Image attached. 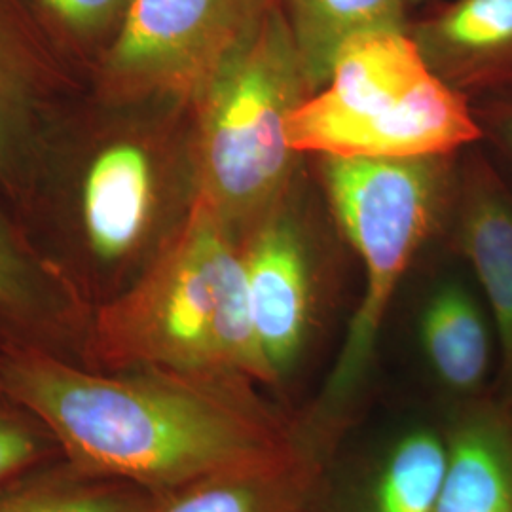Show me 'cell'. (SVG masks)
Segmentation results:
<instances>
[{
  "instance_id": "cell-1",
  "label": "cell",
  "mask_w": 512,
  "mask_h": 512,
  "mask_svg": "<svg viewBox=\"0 0 512 512\" xmlns=\"http://www.w3.org/2000/svg\"><path fill=\"white\" fill-rule=\"evenodd\" d=\"M258 387L154 368L95 370L46 349L0 348V389L48 427L63 458L152 494L289 458L317 440Z\"/></svg>"
},
{
  "instance_id": "cell-2",
  "label": "cell",
  "mask_w": 512,
  "mask_h": 512,
  "mask_svg": "<svg viewBox=\"0 0 512 512\" xmlns=\"http://www.w3.org/2000/svg\"><path fill=\"white\" fill-rule=\"evenodd\" d=\"M90 368H154L277 385L256 334L236 234L196 196L179 232L88 332Z\"/></svg>"
},
{
  "instance_id": "cell-3",
  "label": "cell",
  "mask_w": 512,
  "mask_h": 512,
  "mask_svg": "<svg viewBox=\"0 0 512 512\" xmlns=\"http://www.w3.org/2000/svg\"><path fill=\"white\" fill-rule=\"evenodd\" d=\"M319 175L349 245L361 258L365 293L323 391L302 418L334 444L365 384L389 304L421 245L454 200L452 156L368 160L319 156Z\"/></svg>"
},
{
  "instance_id": "cell-4",
  "label": "cell",
  "mask_w": 512,
  "mask_h": 512,
  "mask_svg": "<svg viewBox=\"0 0 512 512\" xmlns=\"http://www.w3.org/2000/svg\"><path fill=\"white\" fill-rule=\"evenodd\" d=\"M287 131L296 154L368 160L454 156L484 135L467 97L431 71L408 27L349 38Z\"/></svg>"
},
{
  "instance_id": "cell-5",
  "label": "cell",
  "mask_w": 512,
  "mask_h": 512,
  "mask_svg": "<svg viewBox=\"0 0 512 512\" xmlns=\"http://www.w3.org/2000/svg\"><path fill=\"white\" fill-rule=\"evenodd\" d=\"M311 95L279 0L209 82L198 107V198L241 236L291 196L289 120Z\"/></svg>"
},
{
  "instance_id": "cell-6",
  "label": "cell",
  "mask_w": 512,
  "mask_h": 512,
  "mask_svg": "<svg viewBox=\"0 0 512 512\" xmlns=\"http://www.w3.org/2000/svg\"><path fill=\"white\" fill-rule=\"evenodd\" d=\"M272 0H129L110 40L105 76L116 92L196 103Z\"/></svg>"
},
{
  "instance_id": "cell-7",
  "label": "cell",
  "mask_w": 512,
  "mask_h": 512,
  "mask_svg": "<svg viewBox=\"0 0 512 512\" xmlns=\"http://www.w3.org/2000/svg\"><path fill=\"white\" fill-rule=\"evenodd\" d=\"M291 205V196L277 203L239 239L256 334L277 384L300 363L317 313L313 258Z\"/></svg>"
},
{
  "instance_id": "cell-8",
  "label": "cell",
  "mask_w": 512,
  "mask_h": 512,
  "mask_svg": "<svg viewBox=\"0 0 512 512\" xmlns=\"http://www.w3.org/2000/svg\"><path fill=\"white\" fill-rule=\"evenodd\" d=\"M456 236L492 311L501 351L499 401L512 406V192L471 156L456 181Z\"/></svg>"
},
{
  "instance_id": "cell-9",
  "label": "cell",
  "mask_w": 512,
  "mask_h": 512,
  "mask_svg": "<svg viewBox=\"0 0 512 512\" xmlns=\"http://www.w3.org/2000/svg\"><path fill=\"white\" fill-rule=\"evenodd\" d=\"M408 33L431 71L465 97L512 82V0H456Z\"/></svg>"
},
{
  "instance_id": "cell-10",
  "label": "cell",
  "mask_w": 512,
  "mask_h": 512,
  "mask_svg": "<svg viewBox=\"0 0 512 512\" xmlns=\"http://www.w3.org/2000/svg\"><path fill=\"white\" fill-rule=\"evenodd\" d=\"M329 448L311 440L289 458L228 469L152 495L143 512H311Z\"/></svg>"
},
{
  "instance_id": "cell-11",
  "label": "cell",
  "mask_w": 512,
  "mask_h": 512,
  "mask_svg": "<svg viewBox=\"0 0 512 512\" xmlns=\"http://www.w3.org/2000/svg\"><path fill=\"white\" fill-rule=\"evenodd\" d=\"M435 512H512V406L473 399L450 421Z\"/></svg>"
},
{
  "instance_id": "cell-12",
  "label": "cell",
  "mask_w": 512,
  "mask_h": 512,
  "mask_svg": "<svg viewBox=\"0 0 512 512\" xmlns=\"http://www.w3.org/2000/svg\"><path fill=\"white\" fill-rule=\"evenodd\" d=\"M154 173L147 152L131 143L103 150L88 171L82 213L90 247L103 262L129 255L147 228Z\"/></svg>"
},
{
  "instance_id": "cell-13",
  "label": "cell",
  "mask_w": 512,
  "mask_h": 512,
  "mask_svg": "<svg viewBox=\"0 0 512 512\" xmlns=\"http://www.w3.org/2000/svg\"><path fill=\"white\" fill-rule=\"evenodd\" d=\"M423 357L446 389L475 397L492 366V336L484 311L458 281H448L429 296L420 315Z\"/></svg>"
},
{
  "instance_id": "cell-14",
  "label": "cell",
  "mask_w": 512,
  "mask_h": 512,
  "mask_svg": "<svg viewBox=\"0 0 512 512\" xmlns=\"http://www.w3.org/2000/svg\"><path fill=\"white\" fill-rule=\"evenodd\" d=\"M304 65L311 93L327 82L349 38L376 29L408 27L412 0H279Z\"/></svg>"
},
{
  "instance_id": "cell-15",
  "label": "cell",
  "mask_w": 512,
  "mask_h": 512,
  "mask_svg": "<svg viewBox=\"0 0 512 512\" xmlns=\"http://www.w3.org/2000/svg\"><path fill=\"white\" fill-rule=\"evenodd\" d=\"M152 495L63 458L0 488V512H143Z\"/></svg>"
},
{
  "instance_id": "cell-16",
  "label": "cell",
  "mask_w": 512,
  "mask_h": 512,
  "mask_svg": "<svg viewBox=\"0 0 512 512\" xmlns=\"http://www.w3.org/2000/svg\"><path fill=\"white\" fill-rule=\"evenodd\" d=\"M35 38L12 0H0V175L18 160L37 93Z\"/></svg>"
},
{
  "instance_id": "cell-17",
  "label": "cell",
  "mask_w": 512,
  "mask_h": 512,
  "mask_svg": "<svg viewBox=\"0 0 512 512\" xmlns=\"http://www.w3.org/2000/svg\"><path fill=\"white\" fill-rule=\"evenodd\" d=\"M446 463L444 435L431 429L404 435L385 458L374 486L372 512H435Z\"/></svg>"
},
{
  "instance_id": "cell-18",
  "label": "cell",
  "mask_w": 512,
  "mask_h": 512,
  "mask_svg": "<svg viewBox=\"0 0 512 512\" xmlns=\"http://www.w3.org/2000/svg\"><path fill=\"white\" fill-rule=\"evenodd\" d=\"M65 315L67 296L0 224V329L23 336L48 332Z\"/></svg>"
},
{
  "instance_id": "cell-19",
  "label": "cell",
  "mask_w": 512,
  "mask_h": 512,
  "mask_svg": "<svg viewBox=\"0 0 512 512\" xmlns=\"http://www.w3.org/2000/svg\"><path fill=\"white\" fill-rule=\"evenodd\" d=\"M57 459L63 454L48 427L0 389V488Z\"/></svg>"
},
{
  "instance_id": "cell-20",
  "label": "cell",
  "mask_w": 512,
  "mask_h": 512,
  "mask_svg": "<svg viewBox=\"0 0 512 512\" xmlns=\"http://www.w3.org/2000/svg\"><path fill=\"white\" fill-rule=\"evenodd\" d=\"M40 8L76 38L116 35L129 0H37Z\"/></svg>"
},
{
  "instance_id": "cell-21",
  "label": "cell",
  "mask_w": 512,
  "mask_h": 512,
  "mask_svg": "<svg viewBox=\"0 0 512 512\" xmlns=\"http://www.w3.org/2000/svg\"><path fill=\"white\" fill-rule=\"evenodd\" d=\"M475 114L482 129H488L512 158V101L486 105Z\"/></svg>"
},
{
  "instance_id": "cell-22",
  "label": "cell",
  "mask_w": 512,
  "mask_h": 512,
  "mask_svg": "<svg viewBox=\"0 0 512 512\" xmlns=\"http://www.w3.org/2000/svg\"><path fill=\"white\" fill-rule=\"evenodd\" d=\"M421 2H427V0H412V4H421Z\"/></svg>"
}]
</instances>
